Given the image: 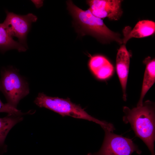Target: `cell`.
Returning <instances> with one entry per match:
<instances>
[{
  "mask_svg": "<svg viewBox=\"0 0 155 155\" xmlns=\"http://www.w3.org/2000/svg\"><path fill=\"white\" fill-rule=\"evenodd\" d=\"M0 90L7 103L16 108L20 100L29 92L28 84L13 68H5L1 71Z\"/></svg>",
  "mask_w": 155,
  "mask_h": 155,
  "instance_id": "4",
  "label": "cell"
},
{
  "mask_svg": "<svg viewBox=\"0 0 155 155\" xmlns=\"http://www.w3.org/2000/svg\"><path fill=\"white\" fill-rule=\"evenodd\" d=\"M155 31V23L149 20H143L138 22L133 29L129 30V27H126L123 30V44L132 38H141L150 36Z\"/></svg>",
  "mask_w": 155,
  "mask_h": 155,
  "instance_id": "10",
  "label": "cell"
},
{
  "mask_svg": "<svg viewBox=\"0 0 155 155\" xmlns=\"http://www.w3.org/2000/svg\"><path fill=\"white\" fill-rule=\"evenodd\" d=\"M123 120L129 123L136 135L145 144L152 155H155V107L154 103L146 101L141 106L131 109L123 108Z\"/></svg>",
  "mask_w": 155,
  "mask_h": 155,
  "instance_id": "1",
  "label": "cell"
},
{
  "mask_svg": "<svg viewBox=\"0 0 155 155\" xmlns=\"http://www.w3.org/2000/svg\"><path fill=\"white\" fill-rule=\"evenodd\" d=\"M0 112L7 113L9 115L18 116L24 113L8 103L4 104L0 99Z\"/></svg>",
  "mask_w": 155,
  "mask_h": 155,
  "instance_id": "14",
  "label": "cell"
},
{
  "mask_svg": "<svg viewBox=\"0 0 155 155\" xmlns=\"http://www.w3.org/2000/svg\"><path fill=\"white\" fill-rule=\"evenodd\" d=\"M34 102L39 107L51 110L63 117L69 116L92 121L100 125L103 129H110L112 127L111 123L100 121L91 116L80 105L73 103L69 98L52 97L40 93Z\"/></svg>",
  "mask_w": 155,
  "mask_h": 155,
  "instance_id": "3",
  "label": "cell"
},
{
  "mask_svg": "<svg viewBox=\"0 0 155 155\" xmlns=\"http://www.w3.org/2000/svg\"><path fill=\"white\" fill-rule=\"evenodd\" d=\"M117 73L123 92V98L126 100V89L130 63V56L125 44H122L118 50L116 57Z\"/></svg>",
  "mask_w": 155,
  "mask_h": 155,
  "instance_id": "8",
  "label": "cell"
},
{
  "mask_svg": "<svg viewBox=\"0 0 155 155\" xmlns=\"http://www.w3.org/2000/svg\"><path fill=\"white\" fill-rule=\"evenodd\" d=\"M0 49L3 51L15 49L24 52L27 48L18 42L13 39L2 23L0 24Z\"/></svg>",
  "mask_w": 155,
  "mask_h": 155,
  "instance_id": "12",
  "label": "cell"
},
{
  "mask_svg": "<svg viewBox=\"0 0 155 155\" xmlns=\"http://www.w3.org/2000/svg\"><path fill=\"white\" fill-rule=\"evenodd\" d=\"M34 2L36 7L38 8L42 6L43 4V1H34Z\"/></svg>",
  "mask_w": 155,
  "mask_h": 155,
  "instance_id": "15",
  "label": "cell"
},
{
  "mask_svg": "<svg viewBox=\"0 0 155 155\" xmlns=\"http://www.w3.org/2000/svg\"><path fill=\"white\" fill-rule=\"evenodd\" d=\"M66 3L77 30L82 35L89 34L103 42L114 40L119 44L123 43L118 34L110 29L101 19L93 15L88 9L83 10L71 1Z\"/></svg>",
  "mask_w": 155,
  "mask_h": 155,
  "instance_id": "2",
  "label": "cell"
},
{
  "mask_svg": "<svg viewBox=\"0 0 155 155\" xmlns=\"http://www.w3.org/2000/svg\"><path fill=\"white\" fill-rule=\"evenodd\" d=\"M146 65L141 92L137 106H141L146 94L153 85L155 81V59H151L150 57L146 58L144 61Z\"/></svg>",
  "mask_w": 155,
  "mask_h": 155,
  "instance_id": "11",
  "label": "cell"
},
{
  "mask_svg": "<svg viewBox=\"0 0 155 155\" xmlns=\"http://www.w3.org/2000/svg\"><path fill=\"white\" fill-rule=\"evenodd\" d=\"M6 13L3 25L11 37L17 38L18 42L27 48V36L32 24L37 21V16L32 13L21 15L7 11Z\"/></svg>",
  "mask_w": 155,
  "mask_h": 155,
  "instance_id": "6",
  "label": "cell"
},
{
  "mask_svg": "<svg viewBox=\"0 0 155 155\" xmlns=\"http://www.w3.org/2000/svg\"><path fill=\"white\" fill-rule=\"evenodd\" d=\"M18 116L9 115L6 117L0 118V146L3 144L7 134L12 128L22 120V117Z\"/></svg>",
  "mask_w": 155,
  "mask_h": 155,
  "instance_id": "13",
  "label": "cell"
},
{
  "mask_svg": "<svg viewBox=\"0 0 155 155\" xmlns=\"http://www.w3.org/2000/svg\"><path fill=\"white\" fill-rule=\"evenodd\" d=\"M89 68L98 79L104 80L113 74V67L104 57L96 55L90 57L88 62Z\"/></svg>",
  "mask_w": 155,
  "mask_h": 155,
  "instance_id": "9",
  "label": "cell"
},
{
  "mask_svg": "<svg viewBox=\"0 0 155 155\" xmlns=\"http://www.w3.org/2000/svg\"><path fill=\"white\" fill-rule=\"evenodd\" d=\"M122 1L120 0H90L87 1L88 9L95 16L100 18H107L117 20L121 16Z\"/></svg>",
  "mask_w": 155,
  "mask_h": 155,
  "instance_id": "7",
  "label": "cell"
},
{
  "mask_svg": "<svg viewBox=\"0 0 155 155\" xmlns=\"http://www.w3.org/2000/svg\"><path fill=\"white\" fill-rule=\"evenodd\" d=\"M104 130L105 135L100 149L88 155H131L134 152L140 154L141 151L131 139Z\"/></svg>",
  "mask_w": 155,
  "mask_h": 155,
  "instance_id": "5",
  "label": "cell"
}]
</instances>
